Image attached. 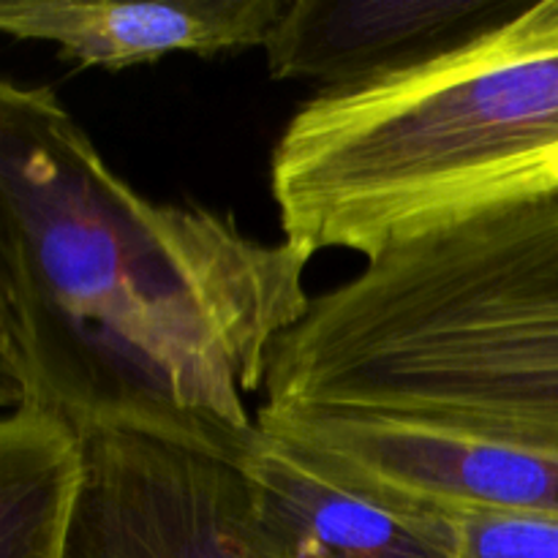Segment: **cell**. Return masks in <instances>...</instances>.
Returning a JSON list of instances; mask_svg holds the SVG:
<instances>
[{
	"mask_svg": "<svg viewBox=\"0 0 558 558\" xmlns=\"http://www.w3.org/2000/svg\"><path fill=\"white\" fill-rule=\"evenodd\" d=\"M287 0H3L0 31L58 47L85 69H134L163 54L265 49Z\"/></svg>",
	"mask_w": 558,
	"mask_h": 558,
	"instance_id": "7",
	"label": "cell"
},
{
	"mask_svg": "<svg viewBox=\"0 0 558 558\" xmlns=\"http://www.w3.org/2000/svg\"><path fill=\"white\" fill-rule=\"evenodd\" d=\"M87 477L76 425L41 409H5L0 423L3 558H69Z\"/></svg>",
	"mask_w": 558,
	"mask_h": 558,
	"instance_id": "9",
	"label": "cell"
},
{
	"mask_svg": "<svg viewBox=\"0 0 558 558\" xmlns=\"http://www.w3.org/2000/svg\"><path fill=\"white\" fill-rule=\"evenodd\" d=\"M80 430L87 477L69 558H265L243 474L259 423L101 417Z\"/></svg>",
	"mask_w": 558,
	"mask_h": 558,
	"instance_id": "4",
	"label": "cell"
},
{
	"mask_svg": "<svg viewBox=\"0 0 558 558\" xmlns=\"http://www.w3.org/2000/svg\"><path fill=\"white\" fill-rule=\"evenodd\" d=\"M308 265L229 213L142 196L52 87H0L3 409L254 428Z\"/></svg>",
	"mask_w": 558,
	"mask_h": 558,
	"instance_id": "1",
	"label": "cell"
},
{
	"mask_svg": "<svg viewBox=\"0 0 558 558\" xmlns=\"http://www.w3.org/2000/svg\"><path fill=\"white\" fill-rule=\"evenodd\" d=\"M445 558H558V518L461 507L390 510Z\"/></svg>",
	"mask_w": 558,
	"mask_h": 558,
	"instance_id": "10",
	"label": "cell"
},
{
	"mask_svg": "<svg viewBox=\"0 0 558 558\" xmlns=\"http://www.w3.org/2000/svg\"><path fill=\"white\" fill-rule=\"evenodd\" d=\"M298 461L385 510L461 507L558 518V456L387 423H259Z\"/></svg>",
	"mask_w": 558,
	"mask_h": 558,
	"instance_id": "5",
	"label": "cell"
},
{
	"mask_svg": "<svg viewBox=\"0 0 558 558\" xmlns=\"http://www.w3.org/2000/svg\"><path fill=\"white\" fill-rule=\"evenodd\" d=\"M558 191V0L401 74L314 93L270 156L283 240L365 262Z\"/></svg>",
	"mask_w": 558,
	"mask_h": 558,
	"instance_id": "3",
	"label": "cell"
},
{
	"mask_svg": "<svg viewBox=\"0 0 558 558\" xmlns=\"http://www.w3.org/2000/svg\"><path fill=\"white\" fill-rule=\"evenodd\" d=\"M259 423L347 420L558 456V191L368 262L281 338Z\"/></svg>",
	"mask_w": 558,
	"mask_h": 558,
	"instance_id": "2",
	"label": "cell"
},
{
	"mask_svg": "<svg viewBox=\"0 0 558 558\" xmlns=\"http://www.w3.org/2000/svg\"><path fill=\"white\" fill-rule=\"evenodd\" d=\"M243 474L265 558H445L401 515L325 480L262 428Z\"/></svg>",
	"mask_w": 558,
	"mask_h": 558,
	"instance_id": "8",
	"label": "cell"
},
{
	"mask_svg": "<svg viewBox=\"0 0 558 558\" xmlns=\"http://www.w3.org/2000/svg\"><path fill=\"white\" fill-rule=\"evenodd\" d=\"M512 0H287L265 44L272 80L349 90L445 54L510 20Z\"/></svg>",
	"mask_w": 558,
	"mask_h": 558,
	"instance_id": "6",
	"label": "cell"
}]
</instances>
